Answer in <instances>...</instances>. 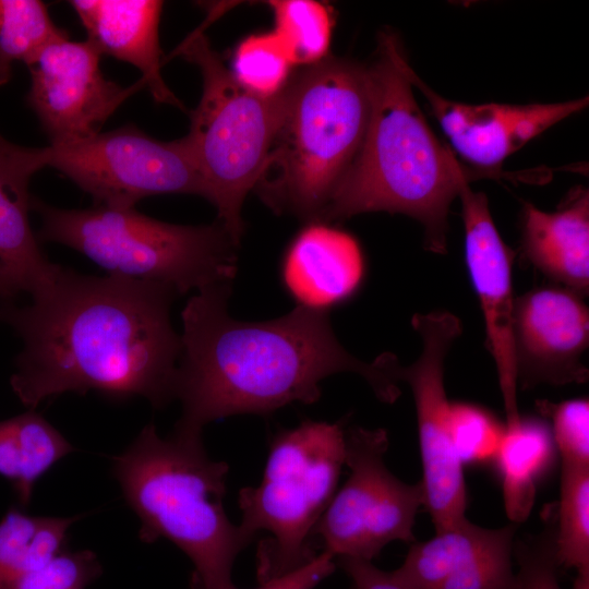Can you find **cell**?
Listing matches in <instances>:
<instances>
[{
	"instance_id": "cell-22",
	"label": "cell",
	"mask_w": 589,
	"mask_h": 589,
	"mask_svg": "<svg viewBox=\"0 0 589 589\" xmlns=\"http://www.w3.org/2000/svg\"><path fill=\"white\" fill-rule=\"evenodd\" d=\"M73 450L34 410L0 421V476L11 483L22 507L29 504L36 481Z\"/></svg>"
},
{
	"instance_id": "cell-13",
	"label": "cell",
	"mask_w": 589,
	"mask_h": 589,
	"mask_svg": "<svg viewBox=\"0 0 589 589\" xmlns=\"http://www.w3.org/2000/svg\"><path fill=\"white\" fill-rule=\"evenodd\" d=\"M517 384L585 383L581 361L589 346V310L565 288H538L515 299L512 325Z\"/></svg>"
},
{
	"instance_id": "cell-19",
	"label": "cell",
	"mask_w": 589,
	"mask_h": 589,
	"mask_svg": "<svg viewBox=\"0 0 589 589\" xmlns=\"http://www.w3.org/2000/svg\"><path fill=\"white\" fill-rule=\"evenodd\" d=\"M522 248L548 278L579 297L589 291V194L577 189L555 212L522 206Z\"/></svg>"
},
{
	"instance_id": "cell-30",
	"label": "cell",
	"mask_w": 589,
	"mask_h": 589,
	"mask_svg": "<svg viewBox=\"0 0 589 589\" xmlns=\"http://www.w3.org/2000/svg\"><path fill=\"white\" fill-rule=\"evenodd\" d=\"M540 411L551 419L554 444L562 464L589 466V401L574 398L560 404L539 401Z\"/></svg>"
},
{
	"instance_id": "cell-20",
	"label": "cell",
	"mask_w": 589,
	"mask_h": 589,
	"mask_svg": "<svg viewBox=\"0 0 589 589\" xmlns=\"http://www.w3.org/2000/svg\"><path fill=\"white\" fill-rule=\"evenodd\" d=\"M29 180L14 158L12 143L0 134V266L20 291L28 293L57 266L41 252L29 224Z\"/></svg>"
},
{
	"instance_id": "cell-17",
	"label": "cell",
	"mask_w": 589,
	"mask_h": 589,
	"mask_svg": "<svg viewBox=\"0 0 589 589\" xmlns=\"http://www.w3.org/2000/svg\"><path fill=\"white\" fill-rule=\"evenodd\" d=\"M279 276L296 306L328 313L361 287L364 255L347 231L326 221H309L286 248Z\"/></svg>"
},
{
	"instance_id": "cell-15",
	"label": "cell",
	"mask_w": 589,
	"mask_h": 589,
	"mask_svg": "<svg viewBox=\"0 0 589 589\" xmlns=\"http://www.w3.org/2000/svg\"><path fill=\"white\" fill-rule=\"evenodd\" d=\"M517 525L484 528L467 518L413 542L389 578L401 589H518L512 557Z\"/></svg>"
},
{
	"instance_id": "cell-6",
	"label": "cell",
	"mask_w": 589,
	"mask_h": 589,
	"mask_svg": "<svg viewBox=\"0 0 589 589\" xmlns=\"http://www.w3.org/2000/svg\"><path fill=\"white\" fill-rule=\"evenodd\" d=\"M31 208L41 219L38 240L72 248L108 274L166 284L179 294L236 276L238 245L219 223L169 224L134 207L62 209L36 197Z\"/></svg>"
},
{
	"instance_id": "cell-5",
	"label": "cell",
	"mask_w": 589,
	"mask_h": 589,
	"mask_svg": "<svg viewBox=\"0 0 589 589\" xmlns=\"http://www.w3.org/2000/svg\"><path fill=\"white\" fill-rule=\"evenodd\" d=\"M286 89L285 111L254 190L276 214L322 220L366 131V68L327 56L293 73Z\"/></svg>"
},
{
	"instance_id": "cell-7",
	"label": "cell",
	"mask_w": 589,
	"mask_h": 589,
	"mask_svg": "<svg viewBox=\"0 0 589 589\" xmlns=\"http://www.w3.org/2000/svg\"><path fill=\"white\" fill-rule=\"evenodd\" d=\"M345 435L342 421L310 419L278 431L269 443L261 482L239 491L240 530L250 543L265 534L256 550L261 585L317 556L313 531L337 491Z\"/></svg>"
},
{
	"instance_id": "cell-16",
	"label": "cell",
	"mask_w": 589,
	"mask_h": 589,
	"mask_svg": "<svg viewBox=\"0 0 589 589\" xmlns=\"http://www.w3.org/2000/svg\"><path fill=\"white\" fill-rule=\"evenodd\" d=\"M408 75L430 104L455 151L469 163L495 167L529 141L588 106V97L554 104L468 105L433 92L409 67Z\"/></svg>"
},
{
	"instance_id": "cell-4",
	"label": "cell",
	"mask_w": 589,
	"mask_h": 589,
	"mask_svg": "<svg viewBox=\"0 0 589 589\" xmlns=\"http://www.w3.org/2000/svg\"><path fill=\"white\" fill-rule=\"evenodd\" d=\"M229 467L212 459L202 433L175 429L167 437L153 423L112 461L128 505L141 520L145 543L167 539L193 564L192 589H237L232 567L250 542L224 508Z\"/></svg>"
},
{
	"instance_id": "cell-34",
	"label": "cell",
	"mask_w": 589,
	"mask_h": 589,
	"mask_svg": "<svg viewBox=\"0 0 589 589\" xmlns=\"http://www.w3.org/2000/svg\"><path fill=\"white\" fill-rule=\"evenodd\" d=\"M20 292L19 287L7 272L0 266V298L9 301Z\"/></svg>"
},
{
	"instance_id": "cell-14",
	"label": "cell",
	"mask_w": 589,
	"mask_h": 589,
	"mask_svg": "<svg viewBox=\"0 0 589 589\" xmlns=\"http://www.w3.org/2000/svg\"><path fill=\"white\" fill-rule=\"evenodd\" d=\"M458 196L465 229V260L482 311L486 346L494 360L506 422L519 418L512 325L515 298L513 253L498 233L488 197L465 183Z\"/></svg>"
},
{
	"instance_id": "cell-3",
	"label": "cell",
	"mask_w": 589,
	"mask_h": 589,
	"mask_svg": "<svg viewBox=\"0 0 589 589\" xmlns=\"http://www.w3.org/2000/svg\"><path fill=\"white\" fill-rule=\"evenodd\" d=\"M377 39L375 58L365 65L370 89L366 131L322 221L369 212L404 214L422 224L425 249L444 254L449 205L469 177L426 123L399 38L392 31H382Z\"/></svg>"
},
{
	"instance_id": "cell-2",
	"label": "cell",
	"mask_w": 589,
	"mask_h": 589,
	"mask_svg": "<svg viewBox=\"0 0 589 589\" xmlns=\"http://www.w3.org/2000/svg\"><path fill=\"white\" fill-rule=\"evenodd\" d=\"M232 281L199 290L187 302L176 398L182 413L175 429L202 433L209 422L237 414L267 416L292 402L314 404L327 376L352 372L375 396L393 404L400 395L392 373L395 354L373 362L349 353L328 313L296 306L278 318L247 322L227 310Z\"/></svg>"
},
{
	"instance_id": "cell-11",
	"label": "cell",
	"mask_w": 589,
	"mask_h": 589,
	"mask_svg": "<svg viewBox=\"0 0 589 589\" xmlns=\"http://www.w3.org/2000/svg\"><path fill=\"white\" fill-rule=\"evenodd\" d=\"M422 340V350L410 365L393 364L397 382L412 392L422 461L424 506L435 531L466 518L467 492L464 465L457 457L449 432V401L444 386V364L454 340L461 334L460 320L447 311L417 313L411 318Z\"/></svg>"
},
{
	"instance_id": "cell-8",
	"label": "cell",
	"mask_w": 589,
	"mask_h": 589,
	"mask_svg": "<svg viewBox=\"0 0 589 589\" xmlns=\"http://www.w3.org/2000/svg\"><path fill=\"white\" fill-rule=\"evenodd\" d=\"M178 51L197 65L203 79L202 96L190 111L184 139L203 180L205 199L239 245L244 232L242 205L255 188L281 121L287 89L285 86L271 97L247 91L202 32H194Z\"/></svg>"
},
{
	"instance_id": "cell-26",
	"label": "cell",
	"mask_w": 589,
	"mask_h": 589,
	"mask_svg": "<svg viewBox=\"0 0 589 589\" xmlns=\"http://www.w3.org/2000/svg\"><path fill=\"white\" fill-rule=\"evenodd\" d=\"M555 553L560 566L589 568V466L562 464Z\"/></svg>"
},
{
	"instance_id": "cell-35",
	"label": "cell",
	"mask_w": 589,
	"mask_h": 589,
	"mask_svg": "<svg viewBox=\"0 0 589 589\" xmlns=\"http://www.w3.org/2000/svg\"><path fill=\"white\" fill-rule=\"evenodd\" d=\"M573 589H589V568L577 570Z\"/></svg>"
},
{
	"instance_id": "cell-33",
	"label": "cell",
	"mask_w": 589,
	"mask_h": 589,
	"mask_svg": "<svg viewBox=\"0 0 589 589\" xmlns=\"http://www.w3.org/2000/svg\"><path fill=\"white\" fill-rule=\"evenodd\" d=\"M335 562L351 578L353 589H401L392 581L388 572L381 570L372 562L350 557H338Z\"/></svg>"
},
{
	"instance_id": "cell-12",
	"label": "cell",
	"mask_w": 589,
	"mask_h": 589,
	"mask_svg": "<svg viewBox=\"0 0 589 589\" xmlns=\"http://www.w3.org/2000/svg\"><path fill=\"white\" fill-rule=\"evenodd\" d=\"M100 57L89 40L65 37L44 47L26 64L31 73L27 103L51 145L100 133L119 106L145 86L142 80L130 87L107 80L99 67Z\"/></svg>"
},
{
	"instance_id": "cell-21",
	"label": "cell",
	"mask_w": 589,
	"mask_h": 589,
	"mask_svg": "<svg viewBox=\"0 0 589 589\" xmlns=\"http://www.w3.org/2000/svg\"><path fill=\"white\" fill-rule=\"evenodd\" d=\"M555 444L550 425L519 416L506 422L494 457L502 481L503 500L510 522L525 521L534 503L537 486L554 461Z\"/></svg>"
},
{
	"instance_id": "cell-25",
	"label": "cell",
	"mask_w": 589,
	"mask_h": 589,
	"mask_svg": "<svg viewBox=\"0 0 589 589\" xmlns=\"http://www.w3.org/2000/svg\"><path fill=\"white\" fill-rule=\"evenodd\" d=\"M275 34L293 67H309L328 56L333 19L329 8L314 0H273Z\"/></svg>"
},
{
	"instance_id": "cell-27",
	"label": "cell",
	"mask_w": 589,
	"mask_h": 589,
	"mask_svg": "<svg viewBox=\"0 0 589 589\" xmlns=\"http://www.w3.org/2000/svg\"><path fill=\"white\" fill-rule=\"evenodd\" d=\"M292 68L286 49L273 31L250 35L238 45L231 73L247 91L271 97L285 88Z\"/></svg>"
},
{
	"instance_id": "cell-32",
	"label": "cell",
	"mask_w": 589,
	"mask_h": 589,
	"mask_svg": "<svg viewBox=\"0 0 589 589\" xmlns=\"http://www.w3.org/2000/svg\"><path fill=\"white\" fill-rule=\"evenodd\" d=\"M336 566L335 558L322 552L309 564L262 584L257 589H314L323 579L333 574Z\"/></svg>"
},
{
	"instance_id": "cell-10",
	"label": "cell",
	"mask_w": 589,
	"mask_h": 589,
	"mask_svg": "<svg viewBox=\"0 0 589 589\" xmlns=\"http://www.w3.org/2000/svg\"><path fill=\"white\" fill-rule=\"evenodd\" d=\"M388 445L384 429L346 430L345 465L350 474L313 531L323 552L334 558L372 562L393 541L414 542L423 489L421 482L406 483L389 471L384 460Z\"/></svg>"
},
{
	"instance_id": "cell-23",
	"label": "cell",
	"mask_w": 589,
	"mask_h": 589,
	"mask_svg": "<svg viewBox=\"0 0 589 589\" xmlns=\"http://www.w3.org/2000/svg\"><path fill=\"white\" fill-rule=\"evenodd\" d=\"M80 518L32 516L11 507L0 520V589L67 549L68 530Z\"/></svg>"
},
{
	"instance_id": "cell-18",
	"label": "cell",
	"mask_w": 589,
	"mask_h": 589,
	"mask_svg": "<svg viewBox=\"0 0 589 589\" xmlns=\"http://www.w3.org/2000/svg\"><path fill=\"white\" fill-rule=\"evenodd\" d=\"M89 40L100 55L136 67L158 103L184 109L161 76L158 25L163 2L157 0H74Z\"/></svg>"
},
{
	"instance_id": "cell-1",
	"label": "cell",
	"mask_w": 589,
	"mask_h": 589,
	"mask_svg": "<svg viewBox=\"0 0 589 589\" xmlns=\"http://www.w3.org/2000/svg\"><path fill=\"white\" fill-rule=\"evenodd\" d=\"M32 302L0 305L23 341L11 386L32 410L62 393L142 396L155 408L176 398L181 337L170 321L179 294L166 284L83 275L57 265Z\"/></svg>"
},
{
	"instance_id": "cell-24",
	"label": "cell",
	"mask_w": 589,
	"mask_h": 589,
	"mask_svg": "<svg viewBox=\"0 0 589 589\" xmlns=\"http://www.w3.org/2000/svg\"><path fill=\"white\" fill-rule=\"evenodd\" d=\"M68 37L38 0H0V85L11 76L12 64H27L44 47Z\"/></svg>"
},
{
	"instance_id": "cell-28",
	"label": "cell",
	"mask_w": 589,
	"mask_h": 589,
	"mask_svg": "<svg viewBox=\"0 0 589 589\" xmlns=\"http://www.w3.org/2000/svg\"><path fill=\"white\" fill-rule=\"evenodd\" d=\"M449 432L462 465L493 460L504 426L486 409L468 402L449 404Z\"/></svg>"
},
{
	"instance_id": "cell-31",
	"label": "cell",
	"mask_w": 589,
	"mask_h": 589,
	"mask_svg": "<svg viewBox=\"0 0 589 589\" xmlns=\"http://www.w3.org/2000/svg\"><path fill=\"white\" fill-rule=\"evenodd\" d=\"M554 540L552 522L538 534L515 540L513 555L519 566L518 589H562Z\"/></svg>"
},
{
	"instance_id": "cell-9",
	"label": "cell",
	"mask_w": 589,
	"mask_h": 589,
	"mask_svg": "<svg viewBox=\"0 0 589 589\" xmlns=\"http://www.w3.org/2000/svg\"><path fill=\"white\" fill-rule=\"evenodd\" d=\"M14 152L31 177L45 167L55 168L98 206L133 208L142 199L165 193L206 196L184 137L161 142L134 125L64 145L15 144Z\"/></svg>"
},
{
	"instance_id": "cell-29",
	"label": "cell",
	"mask_w": 589,
	"mask_h": 589,
	"mask_svg": "<svg viewBox=\"0 0 589 589\" xmlns=\"http://www.w3.org/2000/svg\"><path fill=\"white\" fill-rule=\"evenodd\" d=\"M101 573V564L91 550L64 549L9 589H86Z\"/></svg>"
}]
</instances>
